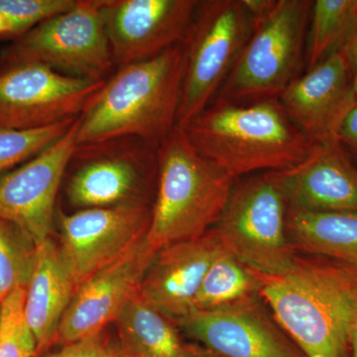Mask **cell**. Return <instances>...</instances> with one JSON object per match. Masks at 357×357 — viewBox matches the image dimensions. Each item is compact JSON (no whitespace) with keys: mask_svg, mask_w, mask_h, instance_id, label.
<instances>
[{"mask_svg":"<svg viewBox=\"0 0 357 357\" xmlns=\"http://www.w3.org/2000/svg\"><path fill=\"white\" fill-rule=\"evenodd\" d=\"M260 276L265 304L305 356L351 357L357 323L356 268L297 253L286 273Z\"/></svg>","mask_w":357,"mask_h":357,"instance_id":"cell-1","label":"cell"},{"mask_svg":"<svg viewBox=\"0 0 357 357\" xmlns=\"http://www.w3.org/2000/svg\"><path fill=\"white\" fill-rule=\"evenodd\" d=\"M181 128L202 157L236 181L294 168L314 146L278 98L215 100Z\"/></svg>","mask_w":357,"mask_h":357,"instance_id":"cell-2","label":"cell"},{"mask_svg":"<svg viewBox=\"0 0 357 357\" xmlns=\"http://www.w3.org/2000/svg\"><path fill=\"white\" fill-rule=\"evenodd\" d=\"M184 48L117 68L79 116L77 145L136 137L159 145L177 126Z\"/></svg>","mask_w":357,"mask_h":357,"instance_id":"cell-3","label":"cell"},{"mask_svg":"<svg viewBox=\"0 0 357 357\" xmlns=\"http://www.w3.org/2000/svg\"><path fill=\"white\" fill-rule=\"evenodd\" d=\"M236 181L196 151L180 126L160 143L147 243L155 253L204 236L220 220Z\"/></svg>","mask_w":357,"mask_h":357,"instance_id":"cell-4","label":"cell"},{"mask_svg":"<svg viewBox=\"0 0 357 357\" xmlns=\"http://www.w3.org/2000/svg\"><path fill=\"white\" fill-rule=\"evenodd\" d=\"M288 202L278 172L258 173L234 183L211 231L223 250L259 274L278 276L297 253L287 236Z\"/></svg>","mask_w":357,"mask_h":357,"instance_id":"cell-5","label":"cell"},{"mask_svg":"<svg viewBox=\"0 0 357 357\" xmlns=\"http://www.w3.org/2000/svg\"><path fill=\"white\" fill-rule=\"evenodd\" d=\"M312 0H276L255 31L215 100L279 98L300 77L306 57Z\"/></svg>","mask_w":357,"mask_h":357,"instance_id":"cell-6","label":"cell"},{"mask_svg":"<svg viewBox=\"0 0 357 357\" xmlns=\"http://www.w3.org/2000/svg\"><path fill=\"white\" fill-rule=\"evenodd\" d=\"M255 26L244 0L198 2L182 43L185 64L178 126H185L215 100Z\"/></svg>","mask_w":357,"mask_h":357,"instance_id":"cell-7","label":"cell"},{"mask_svg":"<svg viewBox=\"0 0 357 357\" xmlns=\"http://www.w3.org/2000/svg\"><path fill=\"white\" fill-rule=\"evenodd\" d=\"M40 64L67 76L105 81L115 65L102 15V0H76L64 13L44 21L0 54V68Z\"/></svg>","mask_w":357,"mask_h":357,"instance_id":"cell-8","label":"cell"},{"mask_svg":"<svg viewBox=\"0 0 357 357\" xmlns=\"http://www.w3.org/2000/svg\"><path fill=\"white\" fill-rule=\"evenodd\" d=\"M159 145L136 137L77 145L67 187L73 206L114 208L147 203V183L158 177Z\"/></svg>","mask_w":357,"mask_h":357,"instance_id":"cell-9","label":"cell"},{"mask_svg":"<svg viewBox=\"0 0 357 357\" xmlns=\"http://www.w3.org/2000/svg\"><path fill=\"white\" fill-rule=\"evenodd\" d=\"M105 82L40 64L0 68V129L28 130L76 119Z\"/></svg>","mask_w":357,"mask_h":357,"instance_id":"cell-10","label":"cell"},{"mask_svg":"<svg viewBox=\"0 0 357 357\" xmlns=\"http://www.w3.org/2000/svg\"><path fill=\"white\" fill-rule=\"evenodd\" d=\"M152 208H86L60 215V250L76 290L146 236Z\"/></svg>","mask_w":357,"mask_h":357,"instance_id":"cell-11","label":"cell"},{"mask_svg":"<svg viewBox=\"0 0 357 357\" xmlns=\"http://www.w3.org/2000/svg\"><path fill=\"white\" fill-rule=\"evenodd\" d=\"M196 0H102L115 68L153 58L184 42Z\"/></svg>","mask_w":357,"mask_h":357,"instance_id":"cell-12","label":"cell"},{"mask_svg":"<svg viewBox=\"0 0 357 357\" xmlns=\"http://www.w3.org/2000/svg\"><path fill=\"white\" fill-rule=\"evenodd\" d=\"M79 117L63 137L0 177V218L27 232L36 245L50 238L56 199L77 146Z\"/></svg>","mask_w":357,"mask_h":357,"instance_id":"cell-13","label":"cell"},{"mask_svg":"<svg viewBox=\"0 0 357 357\" xmlns=\"http://www.w3.org/2000/svg\"><path fill=\"white\" fill-rule=\"evenodd\" d=\"M175 323L188 337L222 357H307L263 298L225 311H195Z\"/></svg>","mask_w":357,"mask_h":357,"instance_id":"cell-14","label":"cell"},{"mask_svg":"<svg viewBox=\"0 0 357 357\" xmlns=\"http://www.w3.org/2000/svg\"><path fill=\"white\" fill-rule=\"evenodd\" d=\"M155 255L145 236L116 261L84 282L63 316L56 342L64 347L103 332L139 292Z\"/></svg>","mask_w":357,"mask_h":357,"instance_id":"cell-15","label":"cell"},{"mask_svg":"<svg viewBox=\"0 0 357 357\" xmlns=\"http://www.w3.org/2000/svg\"><path fill=\"white\" fill-rule=\"evenodd\" d=\"M278 100L314 145L338 141L342 123L357 105L354 77L344 52L297 77Z\"/></svg>","mask_w":357,"mask_h":357,"instance_id":"cell-16","label":"cell"},{"mask_svg":"<svg viewBox=\"0 0 357 357\" xmlns=\"http://www.w3.org/2000/svg\"><path fill=\"white\" fill-rule=\"evenodd\" d=\"M213 232L160 249L144 275L139 295L173 323L195 311L204 276L222 253Z\"/></svg>","mask_w":357,"mask_h":357,"instance_id":"cell-17","label":"cell"},{"mask_svg":"<svg viewBox=\"0 0 357 357\" xmlns=\"http://www.w3.org/2000/svg\"><path fill=\"white\" fill-rule=\"evenodd\" d=\"M278 173L288 208L357 213V164L340 141L314 145L302 163Z\"/></svg>","mask_w":357,"mask_h":357,"instance_id":"cell-18","label":"cell"},{"mask_svg":"<svg viewBox=\"0 0 357 357\" xmlns=\"http://www.w3.org/2000/svg\"><path fill=\"white\" fill-rule=\"evenodd\" d=\"M76 292L60 246L51 238L38 244L24 302V317L36 342V356L55 344L61 321Z\"/></svg>","mask_w":357,"mask_h":357,"instance_id":"cell-19","label":"cell"},{"mask_svg":"<svg viewBox=\"0 0 357 357\" xmlns=\"http://www.w3.org/2000/svg\"><path fill=\"white\" fill-rule=\"evenodd\" d=\"M287 236L296 253L321 256L357 269V213L288 208Z\"/></svg>","mask_w":357,"mask_h":357,"instance_id":"cell-20","label":"cell"},{"mask_svg":"<svg viewBox=\"0 0 357 357\" xmlns=\"http://www.w3.org/2000/svg\"><path fill=\"white\" fill-rule=\"evenodd\" d=\"M126 357H181L184 344L173 321L147 304L139 292L114 321Z\"/></svg>","mask_w":357,"mask_h":357,"instance_id":"cell-21","label":"cell"},{"mask_svg":"<svg viewBox=\"0 0 357 357\" xmlns=\"http://www.w3.org/2000/svg\"><path fill=\"white\" fill-rule=\"evenodd\" d=\"M261 291L260 274L222 250L204 276L195 299V311H225L243 306L262 299Z\"/></svg>","mask_w":357,"mask_h":357,"instance_id":"cell-22","label":"cell"},{"mask_svg":"<svg viewBox=\"0 0 357 357\" xmlns=\"http://www.w3.org/2000/svg\"><path fill=\"white\" fill-rule=\"evenodd\" d=\"M357 25V0L312 2L305 63L307 70L344 51Z\"/></svg>","mask_w":357,"mask_h":357,"instance_id":"cell-23","label":"cell"},{"mask_svg":"<svg viewBox=\"0 0 357 357\" xmlns=\"http://www.w3.org/2000/svg\"><path fill=\"white\" fill-rule=\"evenodd\" d=\"M36 246L27 232L0 218V302L15 289L27 288Z\"/></svg>","mask_w":357,"mask_h":357,"instance_id":"cell-24","label":"cell"},{"mask_svg":"<svg viewBox=\"0 0 357 357\" xmlns=\"http://www.w3.org/2000/svg\"><path fill=\"white\" fill-rule=\"evenodd\" d=\"M77 117L42 128L0 129V175L3 176L6 171L29 161L51 146L70 130Z\"/></svg>","mask_w":357,"mask_h":357,"instance_id":"cell-25","label":"cell"},{"mask_svg":"<svg viewBox=\"0 0 357 357\" xmlns=\"http://www.w3.org/2000/svg\"><path fill=\"white\" fill-rule=\"evenodd\" d=\"M26 288H17L0 307V357H34L36 342L24 317Z\"/></svg>","mask_w":357,"mask_h":357,"instance_id":"cell-26","label":"cell"},{"mask_svg":"<svg viewBox=\"0 0 357 357\" xmlns=\"http://www.w3.org/2000/svg\"><path fill=\"white\" fill-rule=\"evenodd\" d=\"M75 3L76 0H0V13L8 23V36L18 38Z\"/></svg>","mask_w":357,"mask_h":357,"instance_id":"cell-27","label":"cell"},{"mask_svg":"<svg viewBox=\"0 0 357 357\" xmlns=\"http://www.w3.org/2000/svg\"><path fill=\"white\" fill-rule=\"evenodd\" d=\"M49 357H126L119 342H114L107 333H98L79 342L64 345Z\"/></svg>","mask_w":357,"mask_h":357,"instance_id":"cell-28","label":"cell"},{"mask_svg":"<svg viewBox=\"0 0 357 357\" xmlns=\"http://www.w3.org/2000/svg\"><path fill=\"white\" fill-rule=\"evenodd\" d=\"M338 141L357 164V105L342 123Z\"/></svg>","mask_w":357,"mask_h":357,"instance_id":"cell-29","label":"cell"},{"mask_svg":"<svg viewBox=\"0 0 357 357\" xmlns=\"http://www.w3.org/2000/svg\"><path fill=\"white\" fill-rule=\"evenodd\" d=\"M344 54L354 79L357 77V25L349 44L345 47Z\"/></svg>","mask_w":357,"mask_h":357,"instance_id":"cell-30","label":"cell"},{"mask_svg":"<svg viewBox=\"0 0 357 357\" xmlns=\"http://www.w3.org/2000/svg\"><path fill=\"white\" fill-rule=\"evenodd\" d=\"M181 357H222L199 344H184Z\"/></svg>","mask_w":357,"mask_h":357,"instance_id":"cell-31","label":"cell"},{"mask_svg":"<svg viewBox=\"0 0 357 357\" xmlns=\"http://www.w3.org/2000/svg\"><path fill=\"white\" fill-rule=\"evenodd\" d=\"M9 26L4 16L0 13V36H8Z\"/></svg>","mask_w":357,"mask_h":357,"instance_id":"cell-32","label":"cell"},{"mask_svg":"<svg viewBox=\"0 0 357 357\" xmlns=\"http://www.w3.org/2000/svg\"><path fill=\"white\" fill-rule=\"evenodd\" d=\"M351 357H357V323L351 337Z\"/></svg>","mask_w":357,"mask_h":357,"instance_id":"cell-33","label":"cell"},{"mask_svg":"<svg viewBox=\"0 0 357 357\" xmlns=\"http://www.w3.org/2000/svg\"><path fill=\"white\" fill-rule=\"evenodd\" d=\"M354 91H356V96L357 100V77L356 79H354Z\"/></svg>","mask_w":357,"mask_h":357,"instance_id":"cell-34","label":"cell"},{"mask_svg":"<svg viewBox=\"0 0 357 357\" xmlns=\"http://www.w3.org/2000/svg\"><path fill=\"white\" fill-rule=\"evenodd\" d=\"M1 303H2V302H0V307H1Z\"/></svg>","mask_w":357,"mask_h":357,"instance_id":"cell-35","label":"cell"}]
</instances>
